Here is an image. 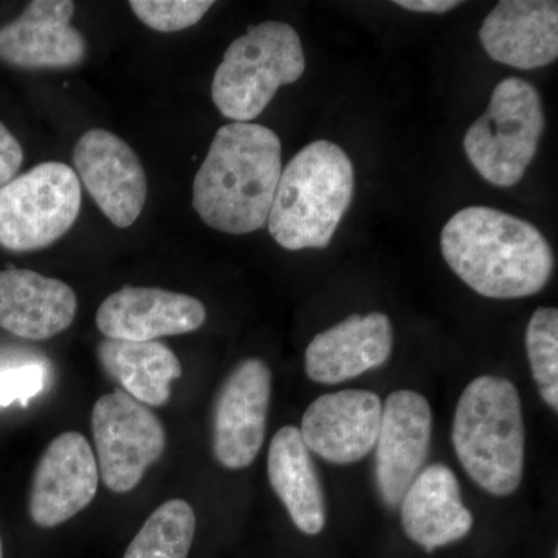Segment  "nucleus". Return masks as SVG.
Masks as SVG:
<instances>
[{
	"label": "nucleus",
	"instance_id": "nucleus-7",
	"mask_svg": "<svg viewBox=\"0 0 558 558\" xmlns=\"http://www.w3.org/2000/svg\"><path fill=\"white\" fill-rule=\"evenodd\" d=\"M80 209L75 170L40 163L0 186V245L20 253L49 247L72 229Z\"/></svg>",
	"mask_w": 558,
	"mask_h": 558
},
{
	"label": "nucleus",
	"instance_id": "nucleus-18",
	"mask_svg": "<svg viewBox=\"0 0 558 558\" xmlns=\"http://www.w3.org/2000/svg\"><path fill=\"white\" fill-rule=\"evenodd\" d=\"M399 506L407 537L427 553L468 537L475 521L446 464L422 469Z\"/></svg>",
	"mask_w": 558,
	"mask_h": 558
},
{
	"label": "nucleus",
	"instance_id": "nucleus-8",
	"mask_svg": "<svg viewBox=\"0 0 558 558\" xmlns=\"http://www.w3.org/2000/svg\"><path fill=\"white\" fill-rule=\"evenodd\" d=\"M98 472L106 487L126 494L159 461L167 432L156 414L123 389L102 396L92 411Z\"/></svg>",
	"mask_w": 558,
	"mask_h": 558
},
{
	"label": "nucleus",
	"instance_id": "nucleus-21",
	"mask_svg": "<svg viewBox=\"0 0 558 558\" xmlns=\"http://www.w3.org/2000/svg\"><path fill=\"white\" fill-rule=\"evenodd\" d=\"M98 360L110 379L146 407H161L171 398V384L182 376L178 355L160 341L105 339Z\"/></svg>",
	"mask_w": 558,
	"mask_h": 558
},
{
	"label": "nucleus",
	"instance_id": "nucleus-14",
	"mask_svg": "<svg viewBox=\"0 0 558 558\" xmlns=\"http://www.w3.org/2000/svg\"><path fill=\"white\" fill-rule=\"evenodd\" d=\"M207 319L202 301L156 288H123L102 301L97 326L106 339L154 341L194 332Z\"/></svg>",
	"mask_w": 558,
	"mask_h": 558
},
{
	"label": "nucleus",
	"instance_id": "nucleus-20",
	"mask_svg": "<svg viewBox=\"0 0 558 558\" xmlns=\"http://www.w3.org/2000/svg\"><path fill=\"white\" fill-rule=\"evenodd\" d=\"M267 475L296 529L318 535L328 519L325 488L300 428L288 425L278 429L269 447Z\"/></svg>",
	"mask_w": 558,
	"mask_h": 558
},
{
	"label": "nucleus",
	"instance_id": "nucleus-17",
	"mask_svg": "<svg viewBox=\"0 0 558 558\" xmlns=\"http://www.w3.org/2000/svg\"><path fill=\"white\" fill-rule=\"evenodd\" d=\"M480 39L492 60L510 68L553 64L558 58V3L502 0L481 25Z\"/></svg>",
	"mask_w": 558,
	"mask_h": 558
},
{
	"label": "nucleus",
	"instance_id": "nucleus-15",
	"mask_svg": "<svg viewBox=\"0 0 558 558\" xmlns=\"http://www.w3.org/2000/svg\"><path fill=\"white\" fill-rule=\"evenodd\" d=\"M75 3L35 0L16 21L0 28V60L22 69H65L81 64L87 43L70 25Z\"/></svg>",
	"mask_w": 558,
	"mask_h": 558
},
{
	"label": "nucleus",
	"instance_id": "nucleus-2",
	"mask_svg": "<svg viewBox=\"0 0 558 558\" xmlns=\"http://www.w3.org/2000/svg\"><path fill=\"white\" fill-rule=\"evenodd\" d=\"M281 172V142L274 131L256 123L226 124L194 179L193 207L211 229L253 233L269 219Z\"/></svg>",
	"mask_w": 558,
	"mask_h": 558
},
{
	"label": "nucleus",
	"instance_id": "nucleus-23",
	"mask_svg": "<svg viewBox=\"0 0 558 558\" xmlns=\"http://www.w3.org/2000/svg\"><path fill=\"white\" fill-rule=\"evenodd\" d=\"M526 351L532 377L543 402L558 411V311L538 307L526 329Z\"/></svg>",
	"mask_w": 558,
	"mask_h": 558
},
{
	"label": "nucleus",
	"instance_id": "nucleus-28",
	"mask_svg": "<svg viewBox=\"0 0 558 558\" xmlns=\"http://www.w3.org/2000/svg\"><path fill=\"white\" fill-rule=\"evenodd\" d=\"M0 558H3V545H2V537H0Z\"/></svg>",
	"mask_w": 558,
	"mask_h": 558
},
{
	"label": "nucleus",
	"instance_id": "nucleus-25",
	"mask_svg": "<svg viewBox=\"0 0 558 558\" xmlns=\"http://www.w3.org/2000/svg\"><path fill=\"white\" fill-rule=\"evenodd\" d=\"M47 371L39 362L3 360L0 362V409L21 403L27 407L46 387Z\"/></svg>",
	"mask_w": 558,
	"mask_h": 558
},
{
	"label": "nucleus",
	"instance_id": "nucleus-16",
	"mask_svg": "<svg viewBox=\"0 0 558 558\" xmlns=\"http://www.w3.org/2000/svg\"><path fill=\"white\" fill-rule=\"evenodd\" d=\"M392 341L388 315H349L314 337L304 354V368L315 384H343L384 366L391 355Z\"/></svg>",
	"mask_w": 558,
	"mask_h": 558
},
{
	"label": "nucleus",
	"instance_id": "nucleus-12",
	"mask_svg": "<svg viewBox=\"0 0 558 558\" xmlns=\"http://www.w3.org/2000/svg\"><path fill=\"white\" fill-rule=\"evenodd\" d=\"M100 484L97 458L89 440L62 433L44 451L33 475L28 512L33 523L54 527L86 509Z\"/></svg>",
	"mask_w": 558,
	"mask_h": 558
},
{
	"label": "nucleus",
	"instance_id": "nucleus-3",
	"mask_svg": "<svg viewBox=\"0 0 558 558\" xmlns=\"http://www.w3.org/2000/svg\"><path fill=\"white\" fill-rule=\"evenodd\" d=\"M451 444L476 486L492 497L515 494L526 464V427L515 385L497 376L470 381L454 410Z\"/></svg>",
	"mask_w": 558,
	"mask_h": 558
},
{
	"label": "nucleus",
	"instance_id": "nucleus-10",
	"mask_svg": "<svg viewBox=\"0 0 558 558\" xmlns=\"http://www.w3.org/2000/svg\"><path fill=\"white\" fill-rule=\"evenodd\" d=\"M432 427V407L421 392L398 389L385 400L374 447V476L387 508H398L411 483L425 468Z\"/></svg>",
	"mask_w": 558,
	"mask_h": 558
},
{
	"label": "nucleus",
	"instance_id": "nucleus-26",
	"mask_svg": "<svg viewBox=\"0 0 558 558\" xmlns=\"http://www.w3.org/2000/svg\"><path fill=\"white\" fill-rule=\"evenodd\" d=\"M24 161V150L16 137L0 123V186L16 175Z\"/></svg>",
	"mask_w": 558,
	"mask_h": 558
},
{
	"label": "nucleus",
	"instance_id": "nucleus-27",
	"mask_svg": "<svg viewBox=\"0 0 558 558\" xmlns=\"http://www.w3.org/2000/svg\"><path fill=\"white\" fill-rule=\"evenodd\" d=\"M396 5L402 7L403 10L417 11V13L442 14L457 9L461 2H454V0H398Z\"/></svg>",
	"mask_w": 558,
	"mask_h": 558
},
{
	"label": "nucleus",
	"instance_id": "nucleus-1",
	"mask_svg": "<svg viewBox=\"0 0 558 558\" xmlns=\"http://www.w3.org/2000/svg\"><path fill=\"white\" fill-rule=\"evenodd\" d=\"M440 250L453 274L486 299H527L553 277L554 253L542 231L497 208L458 211L440 233Z\"/></svg>",
	"mask_w": 558,
	"mask_h": 558
},
{
	"label": "nucleus",
	"instance_id": "nucleus-4",
	"mask_svg": "<svg viewBox=\"0 0 558 558\" xmlns=\"http://www.w3.org/2000/svg\"><path fill=\"white\" fill-rule=\"evenodd\" d=\"M354 167L336 143L318 140L281 172L267 226L282 248H326L354 197Z\"/></svg>",
	"mask_w": 558,
	"mask_h": 558
},
{
	"label": "nucleus",
	"instance_id": "nucleus-22",
	"mask_svg": "<svg viewBox=\"0 0 558 558\" xmlns=\"http://www.w3.org/2000/svg\"><path fill=\"white\" fill-rule=\"evenodd\" d=\"M196 513L185 499H170L145 521L124 558H189Z\"/></svg>",
	"mask_w": 558,
	"mask_h": 558
},
{
	"label": "nucleus",
	"instance_id": "nucleus-6",
	"mask_svg": "<svg viewBox=\"0 0 558 558\" xmlns=\"http://www.w3.org/2000/svg\"><path fill=\"white\" fill-rule=\"evenodd\" d=\"M543 131L545 113L538 90L512 76L495 87L486 112L465 132V154L481 178L510 189L537 156Z\"/></svg>",
	"mask_w": 558,
	"mask_h": 558
},
{
	"label": "nucleus",
	"instance_id": "nucleus-19",
	"mask_svg": "<svg viewBox=\"0 0 558 558\" xmlns=\"http://www.w3.org/2000/svg\"><path fill=\"white\" fill-rule=\"evenodd\" d=\"M78 310L75 292L60 279L33 270L0 271V328L25 340H47L69 329Z\"/></svg>",
	"mask_w": 558,
	"mask_h": 558
},
{
	"label": "nucleus",
	"instance_id": "nucleus-11",
	"mask_svg": "<svg viewBox=\"0 0 558 558\" xmlns=\"http://www.w3.org/2000/svg\"><path fill=\"white\" fill-rule=\"evenodd\" d=\"M73 165L113 226L128 229L138 219L148 196V179L124 140L105 130L84 132L73 149Z\"/></svg>",
	"mask_w": 558,
	"mask_h": 558
},
{
	"label": "nucleus",
	"instance_id": "nucleus-13",
	"mask_svg": "<svg viewBox=\"0 0 558 558\" xmlns=\"http://www.w3.org/2000/svg\"><path fill=\"white\" fill-rule=\"evenodd\" d=\"M384 402L366 389H343L319 396L301 421V436L311 453L330 464L348 465L368 457L379 436Z\"/></svg>",
	"mask_w": 558,
	"mask_h": 558
},
{
	"label": "nucleus",
	"instance_id": "nucleus-5",
	"mask_svg": "<svg viewBox=\"0 0 558 558\" xmlns=\"http://www.w3.org/2000/svg\"><path fill=\"white\" fill-rule=\"evenodd\" d=\"M304 70L306 58L295 28L286 22H263L230 44L213 78V101L233 123H252Z\"/></svg>",
	"mask_w": 558,
	"mask_h": 558
},
{
	"label": "nucleus",
	"instance_id": "nucleus-24",
	"mask_svg": "<svg viewBox=\"0 0 558 558\" xmlns=\"http://www.w3.org/2000/svg\"><path fill=\"white\" fill-rule=\"evenodd\" d=\"M215 5L211 0H131L130 7L153 31L172 33L193 27Z\"/></svg>",
	"mask_w": 558,
	"mask_h": 558
},
{
	"label": "nucleus",
	"instance_id": "nucleus-9",
	"mask_svg": "<svg viewBox=\"0 0 558 558\" xmlns=\"http://www.w3.org/2000/svg\"><path fill=\"white\" fill-rule=\"evenodd\" d=\"M271 371L264 360L241 362L220 385L213 407V453L223 469L253 464L266 439Z\"/></svg>",
	"mask_w": 558,
	"mask_h": 558
}]
</instances>
